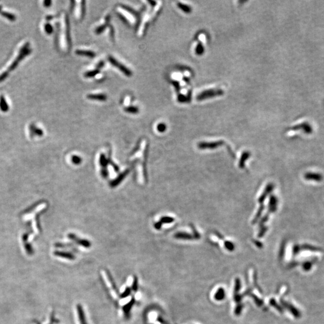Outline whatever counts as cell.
Here are the masks:
<instances>
[{
    "mask_svg": "<svg viewBox=\"0 0 324 324\" xmlns=\"http://www.w3.org/2000/svg\"><path fill=\"white\" fill-rule=\"evenodd\" d=\"M125 111L127 112H129V113H131V114H136L139 112V109L137 107H135V106H129L126 108L124 109Z\"/></svg>",
    "mask_w": 324,
    "mask_h": 324,
    "instance_id": "obj_19",
    "label": "cell"
},
{
    "mask_svg": "<svg viewBox=\"0 0 324 324\" xmlns=\"http://www.w3.org/2000/svg\"><path fill=\"white\" fill-rule=\"evenodd\" d=\"M98 73H99V70L98 69H95V70H94L90 71V72H88L85 73V77H92L96 76Z\"/></svg>",
    "mask_w": 324,
    "mask_h": 324,
    "instance_id": "obj_21",
    "label": "cell"
},
{
    "mask_svg": "<svg viewBox=\"0 0 324 324\" xmlns=\"http://www.w3.org/2000/svg\"><path fill=\"white\" fill-rule=\"evenodd\" d=\"M109 62L115 66V67L118 68L119 70H121L124 75H126L127 77H130L132 75V72L128 69L126 66H124L121 63L119 62L117 60H116L114 58L112 57H109Z\"/></svg>",
    "mask_w": 324,
    "mask_h": 324,
    "instance_id": "obj_3",
    "label": "cell"
},
{
    "mask_svg": "<svg viewBox=\"0 0 324 324\" xmlns=\"http://www.w3.org/2000/svg\"><path fill=\"white\" fill-rule=\"evenodd\" d=\"M118 11L130 23H134L135 22V19H134V16L132 15V14L128 11H127L126 9H124L121 7H119L118 8Z\"/></svg>",
    "mask_w": 324,
    "mask_h": 324,
    "instance_id": "obj_10",
    "label": "cell"
},
{
    "mask_svg": "<svg viewBox=\"0 0 324 324\" xmlns=\"http://www.w3.org/2000/svg\"><path fill=\"white\" fill-rule=\"evenodd\" d=\"M304 178L307 181L321 182L324 179V176L322 174L320 173L308 172L304 175Z\"/></svg>",
    "mask_w": 324,
    "mask_h": 324,
    "instance_id": "obj_7",
    "label": "cell"
},
{
    "mask_svg": "<svg viewBox=\"0 0 324 324\" xmlns=\"http://www.w3.org/2000/svg\"><path fill=\"white\" fill-rule=\"evenodd\" d=\"M173 220V219H172L171 217H163V218L161 219V220H160V222L156 223L154 225V227L155 228V229H160L161 228L162 225L163 223H171V222H172Z\"/></svg>",
    "mask_w": 324,
    "mask_h": 324,
    "instance_id": "obj_13",
    "label": "cell"
},
{
    "mask_svg": "<svg viewBox=\"0 0 324 324\" xmlns=\"http://www.w3.org/2000/svg\"><path fill=\"white\" fill-rule=\"evenodd\" d=\"M100 165L101 167V174L103 178H107L108 176V165H109L108 160L106 158L105 154H101L100 156Z\"/></svg>",
    "mask_w": 324,
    "mask_h": 324,
    "instance_id": "obj_4",
    "label": "cell"
},
{
    "mask_svg": "<svg viewBox=\"0 0 324 324\" xmlns=\"http://www.w3.org/2000/svg\"><path fill=\"white\" fill-rule=\"evenodd\" d=\"M132 299V297H127V298H125L124 299H122L119 303L121 304V305H124L126 304H127Z\"/></svg>",
    "mask_w": 324,
    "mask_h": 324,
    "instance_id": "obj_26",
    "label": "cell"
},
{
    "mask_svg": "<svg viewBox=\"0 0 324 324\" xmlns=\"http://www.w3.org/2000/svg\"><path fill=\"white\" fill-rule=\"evenodd\" d=\"M156 316H157V314L155 312H151L150 313L149 315V319L151 321V322H154L155 321V319L156 318Z\"/></svg>",
    "mask_w": 324,
    "mask_h": 324,
    "instance_id": "obj_27",
    "label": "cell"
},
{
    "mask_svg": "<svg viewBox=\"0 0 324 324\" xmlns=\"http://www.w3.org/2000/svg\"><path fill=\"white\" fill-rule=\"evenodd\" d=\"M51 2H51V1H44L43 4H44L45 6H46V7H49V6L51 5Z\"/></svg>",
    "mask_w": 324,
    "mask_h": 324,
    "instance_id": "obj_29",
    "label": "cell"
},
{
    "mask_svg": "<svg viewBox=\"0 0 324 324\" xmlns=\"http://www.w3.org/2000/svg\"><path fill=\"white\" fill-rule=\"evenodd\" d=\"M101 276H102V277H103L104 281L106 283V286L110 290L111 295L112 296V297L114 299H117L118 298V295H117L116 291L115 290V289H114V287H113V285L112 284V282L110 280V279H109L106 272L105 271H104V270H102L101 271Z\"/></svg>",
    "mask_w": 324,
    "mask_h": 324,
    "instance_id": "obj_6",
    "label": "cell"
},
{
    "mask_svg": "<svg viewBox=\"0 0 324 324\" xmlns=\"http://www.w3.org/2000/svg\"><path fill=\"white\" fill-rule=\"evenodd\" d=\"M133 282H134V279L132 277H130L128 279V281H127V283H128V285L129 286H132V284H133Z\"/></svg>",
    "mask_w": 324,
    "mask_h": 324,
    "instance_id": "obj_28",
    "label": "cell"
},
{
    "mask_svg": "<svg viewBox=\"0 0 324 324\" xmlns=\"http://www.w3.org/2000/svg\"><path fill=\"white\" fill-rule=\"evenodd\" d=\"M87 98L91 100H96L99 101H105L106 100V95L103 94H91L87 95Z\"/></svg>",
    "mask_w": 324,
    "mask_h": 324,
    "instance_id": "obj_14",
    "label": "cell"
},
{
    "mask_svg": "<svg viewBox=\"0 0 324 324\" xmlns=\"http://www.w3.org/2000/svg\"><path fill=\"white\" fill-rule=\"evenodd\" d=\"M45 31L49 34H51L52 33V31H53V28H52V25H51L49 23H47L45 26Z\"/></svg>",
    "mask_w": 324,
    "mask_h": 324,
    "instance_id": "obj_23",
    "label": "cell"
},
{
    "mask_svg": "<svg viewBox=\"0 0 324 324\" xmlns=\"http://www.w3.org/2000/svg\"><path fill=\"white\" fill-rule=\"evenodd\" d=\"M0 108L3 112H7L9 109V107L6 102L5 99L2 96L0 97Z\"/></svg>",
    "mask_w": 324,
    "mask_h": 324,
    "instance_id": "obj_16",
    "label": "cell"
},
{
    "mask_svg": "<svg viewBox=\"0 0 324 324\" xmlns=\"http://www.w3.org/2000/svg\"><path fill=\"white\" fill-rule=\"evenodd\" d=\"M157 130L160 132H163L165 131L166 130V126L165 124L163 123H160L159 124H158L157 127Z\"/></svg>",
    "mask_w": 324,
    "mask_h": 324,
    "instance_id": "obj_24",
    "label": "cell"
},
{
    "mask_svg": "<svg viewBox=\"0 0 324 324\" xmlns=\"http://www.w3.org/2000/svg\"><path fill=\"white\" fill-rule=\"evenodd\" d=\"M130 171V169H127L125 171L121 173L116 179H115L114 180H113L112 181H111L110 183L109 186L112 188H114V187H115L116 186H117L118 185H119L121 183V181H123L124 180V179L127 176V175L129 174Z\"/></svg>",
    "mask_w": 324,
    "mask_h": 324,
    "instance_id": "obj_8",
    "label": "cell"
},
{
    "mask_svg": "<svg viewBox=\"0 0 324 324\" xmlns=\"http://www.w3.org/2000/svg\"><path fill=\"white\" fill-rule=\"evenodd\" d=\"M1 15L4 16L5 18H7L9 20H12V21H14L16 19V17L15 15H13V14L12 13H8V12H3L1 13Z\"/></svg>",
    "mask_w": 324,
    "mask_h": 324,
    "instance_id": "obj_20",
    "label": "cell"
},
{
    "mask_svg": "<svg viewBox=\"0 0 324 324\" xmlns=\"http://www.w3.org/2000/svg\"><path fill=\"white\" fill-rule=\"evenodd\" d=\"M106 26H107L106 25H100V27H98L96 29V30H95V33H96L97 34H100V33H102V32L104 31V30L105 29V28L106 27Z\"/></svg>",
    "mask_w": 324,
    "mask_h": 324,
    "instance_id": "obj_25",
    "label": "cell"
},
{
    "mask_svg": "<svg viewBox=\"0 0 324 324\" xmlns=\"http://www.w3.org/2000/svg\"><path fill=\"white\" fill-rule=\"evenodd\" d=\"M76 7H75V15L77 18V19H79L82 15V12H83V1H77L76 2Z\"/></svg>",
    "mask_w": 324,
    "mask_h": 324,
    "instance_id": "obj_11",
    "label": "cell"
},
{
    "mask_svg": "<svg viewBox=\"0 0 324 324\" xmlns=\"http://www.w3.org/2000/svg\"><path fill=\"white\" fill-rule=\"evenodd\" d=\"M178 7L183 10L184 11V12L186 13H190L191 12V8L190 7H189V5H187L186 4H182V3H180L179 2L178 4Z\"/></svg>",
    "mask_w": 324,
    "mask_h": 324,
    "instance_id": "obj_18",
    "label": "cell"
},
{
    "mask_svg": "<svg viewBox=\"0 0 324 324\" xmlns=\"http://www.w3.org/2000/svg\"><path fill=\"white\" fill-rule=\"evenodd\" d=\"M69 238L70 239L73 240L74 241H75L77 244H78L80 246H84L85 247H90L91 246V243H90V241H88V240H86L80 239L77 237L75 234L70 233L69 235Z\"/></svg>",
    "mask_w": 324,
    "mask_h": 324,
    "instance_id": "obj_9",
    "label": "cell"
},
{
    "mask_svg": "<svg viewBox=\"0 0 324 324\" xmlns=\"http://www.w3.org/2000/svg\"><path fill=\"white\" fill-rule=\"evenodd\" d=\"M55 255L58 256L65 258H67V259H69L70 260H73L75 259V256L73 255H72L70 253H69L56 251V252H55Z\"/></svg>",
    "mask_w": 324,
    "mask_h": 324,
    "instance_id": "obj_17",
    "label": "cell"
},
{
    "mask_svg": "<svg viewBox=\"0 0 324 324\" xmlns=\"http://www.w3.org/2000/svg\"><path fill=\"white\" fill-rule=\"evenodd\" d=\"M294 130H301L304 134H310L313 133V129L312 125L308 122H303L300 124H298L294 127L292 128Z\"/></svg>",
    "mask_w": 324,
    "mask_h": 324,
    "instance_id": "obj_5",
    "label": "cell"
},
{
    "mask_svg": "<svg viewBox=\"0 0 324 324\" xmlns=\"http://www.w3.org/2000/svg\"><path fill=\"white\" fill-rule=\"evenodd\" d=\"M61 44L63 49H67L69 46V36H68V22L67 17L65 15H63L61 23Z\"/></svg>",
    "mask_w": 324,
    "mask_h": 324,
    "instance_id": "obj_1",
    "label": "cell"
},
{
    "mask_svg": "<svg viewBox=\"0 0 324 324\" xmlns=\"http://www.w3.org/2000/svg\"><path fill=\"white\" fill-rule=\"evenodd\" d=\"M76 54L79 55L87 56L88 57H94L95 55V53L94 52L87 50H77Z\"/></svg>",
    "mask_w": 324,
    "mask_h": 324,
    "instance_id": "obj_15",
    "label": "cell"
},
{
    "mask_svg": "<svg viewBox=\"0 0 324 324\" xmlns=\"http://www.w3.org/2000/svg\"><path fill=\"white\" fill-rule=\"evenodd\" d=\"M77 314H78L80 324H87V322H86V320H85V315H84V311H83V309H82V307L80 305H78L77 306Z\"/></svg>",
    "mask_w": 324,
    "mask_h": 324,
    "instance_id": "obj_12",
    "label": "cell"
},
{
    "mask_svg": "<svg viewBox=\"0 0 324 324\" xmlns=\"http://www.w3.org/2000/svg\"><path fill=\"white\" fill-rule=\"evenodd\" d=\"M1 6H0V11H1Z\"/></svg>",
    "mask_w": 324,
    "mask_h": 324,
    "instance_id": "obj_30",
    "label": "cell"
},
{
    "mask_svg": "<svg viewBox=\"0 0 324 324\" xmlns=\"http://www.w3.org/2000/svg\"><path fill=\"white\" fill-rule=\"evenodd\" d=\"M223 90L220 88H210L199 93L196 97V99L199 101H201L223 95Z\"/></svg>",
    "mask_w": 324,
    "mask_h": 324,
    "instance_id": "obj_2",
    "label": "cell"
},
{
    "mask_svg": "<svg viewBox=\"0 0 324 324\" xmlns=\"http://www.w3.org/2000/svg\"><path fill=\"white\" fill-rule=\"evenodd\" d=\"M72 161L73 162V163L75 164V165H79L81 162H82V159L79 156H77V155H73L72 158Z\"/></svg>",
    "mask_w": 324,
    "mask_h": 324,
    "instance_id": "obj_22",
    "label": "cell"
}]
</instances>
